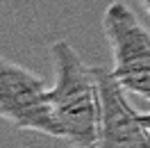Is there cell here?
I'll use <instances>...</instances> for the list:
<instances>
[{"mask_svg":"<svg viewBox=\"0 0 150 148\" xmlns=\"http://www.w3.org/2000/svg\"><path fill=\"white\" fill-rule=\"evenodd\" d=\"M55 82L48 89V105L59 139L73 148H93L100 128V84L96 66H89L68 41L50 46Z\"/></svg>","mask_w":150,"mask_h":148,"instance_id":"cell-1","label":"cell"},{"mask_svg":"<svg viewBox=\"0 0 150 148\" xmlns=\"http://www.w3.org/2000/svg\"><path fill=\"white\" fill-rule=\"evenodd\" d=\"M143 121H146V125H148V130H150V112H146V114H143Z\"/></svg>","mask_w":150,"mask_h":148,"instance_id":"cell-5","label":"cell"},{"mask_svg":"<svg viewBox=\"0 0 150 148\" xmlns=\"http://www.w3.org/2000/svg\"><path fill=\"white\" fill-rule=\"evenodd\" d=\"M141 5H143V7H146V11L150 14V0H141Z\"/></svg>","mask_w":150,"mask_h":148,"instance_id":"cell-6","label":"cell"},{"mask_svg":"<svg viewBox=\"0 0 150 148\" xmlns=\"http://www.w3.org/2000/svg\"><path fill=\"white\" fill-rule=\"evenodd\" d=\"M100 84V128L93 148H150V130L143 114L127 100V91L107 68H96Z\"/></svg>","mask_w":150,"mask_h":148,"instance_id":"cell-4","label":"cell"},{"mask_svg":"<svg viewBox=\"0 0 150 148\" xmlns=\"http://www.w3.org/2000/svg\"><path fill=\"white\" fill-rule=\"evenodd\" d=\"M103 30L112 48V75L127 93L150 100V30L121 0L107 5Z\"/></svg>","mask_w":150,"mask_h":148,"instance_id":"cell-2","label":"cell"},{"mask_svg":"<svg viewBox=\"0 0 150 148\" xmlns=\"http://www.w3.org/2000/svg\"><path fill=\"white\" fill-rule=\"evenodd\" d=\"M0 119L21 130L59 139L43 80L5 57H0Z\"/></svg>","mask_w":150,"mask_h":148,"instance_id":"cell-3","label":"cell"}]
</instances>
